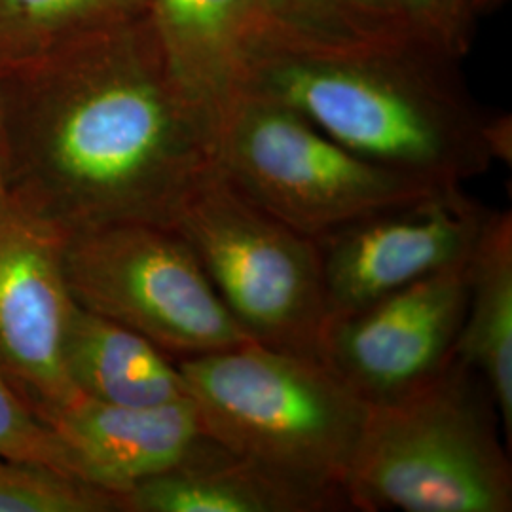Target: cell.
<instances>
[{
	"instance_id": "obj_1",
	"label": "cell",
	"mask_w": 512,
	"mask_h": 512,
	"mask_svg": "<svg viewBox=\"0 0 512 512\" xmlns=\"http://www.w3.org/2000/svg\"><path fill=\"white\" fill-rule=\"evenodd\" d=\"M90 48L0 114L2 188L59 238L110 222L173 226L215 165L217 116L167 61L147 8L92 29Z\"/></svg>"
},
{
	"instance_id": "obj_2",
	"label": "cell",
	"mask_w": 512,
	"mask_h": 512,
	"mask_svg": "<svg viewBox=\"0 0 512 512\" xmlns=\"http://www.w3.org/2000/svg\"><path fill=\"white\" fill-rule=\"evenodd\" d=\"M458 63L416 37L325 42L258 18L234 88L296 110L368 162L463 186L495 162L494 116L476 105Z\"/></svg>"
},
{
	"instance_id": "obj_3",
	"label": "cell",
	"mask_w": 512,
	"mask_h": 512,
	"mask_svg": "<svg viewBox=\"0 0 512 512\" xmlns=\"http://www.w3.org/2000/svg\"><path fill=\"white\" fill-rule=\"evenodd\" d=\"M499 425L488 385L456 355L403 399L368 406L344 476L351 509L511 512L512 465Z\"/></svg>"
},
{
	"instance_id": "obj_4",
	"label": "cell",
	"mask_w": 512,
	"mask_h": 512,
	"mask_svg": "<svg viewBox=\"0 0 512 512\" xmlns=\"http://www.w3.org/2000/svg\"><path fill=\"white\" fill-rule=\"evenodd\" d=\"M175 363L222 446L344 486L368 406L319 357L249 340Z\"/></svg>"
},
{
	"instance_id": "obj_5",
	"label": "cell",
	"mask_w": 512,
	"mask_h": 512,
	"mask_svg": "<svg viewBox=\"0 0 512 512\" xmlns=\"http://www.w3.org/2000/svg\"><path fill=\"white\" fill-rule=\"evenodd\" d=\"M215 165L253 202L310 238L446 188L368 162L296 110L239 88L220 103Z\"/></svg>"
},
{
	"instance_id": "obj_6",
	"label": "cell",
	"mask_w": 512,
	"mask_h": 512,
	"mask_svg": "<svg viewBox=\"0 0 512 512\" xmlns=\"http://www.w3.org/2000/svg\"><path fill=\"white\" fill-rule=\"evenodd\" d=\"M173 228L253 342L319 357L329 313L315 239L253 202L217 165L186 194Z\"/></svg>"
},
{
	"instance_id": "obj_7",
	"label": "cell",
	"mask_w": 512,
	"mask_h": 512,
	"mask_svg": "<svg viewBox=\"0 0 512 512\" xmlns=\"http://www.w3.org/2000/svg\"><path fill=\"white\" fill-rule=\"evenodd\" d=\"M59 258L78 308L141 334L171 359L251 340L173 226L110 222L84 228L61 238Z\"/></svg>"
},
{
	"instance_id": "obj_8",
	"label": "cell",
	"mask_w": 512,
	"mask_h": 512,
	"mask_svg": "<svg viewBox=\"0 0 512 512\" xmlns=\"http://www.w3.org/2000/svg\"><path fill=\"white\" fill-rule=\"evenodd\" d=\"M490 213L463 186H446L313 238L329 317L467 264Z\"/></svg>"
},
{
	"instance_id": "obj_9",
	"label": "cell",
	"mask_w": 512,
	"mask_h": 512,
	"mask_svg": "<svg viewBox=\"0 0 512 512\" xmlns=\"http://www.w3.org/2000/svg\"><path fill=\"white\" fill-rule=\"evenodd\" d=\"M469 262L327 319L319 359L366 404L393 403L456 357Z\"/></svg>"
},
{
	"instance_id": "obj_10",
	"label": "cell",
	"mask_w": 512,
	"mask_h": 512,
	"mask_svg": "<svg viewBox=\"0 0 512 512\" xmlns=\"http://www.w3.org/2000/svg\"><path fill=\"white\" fill-rule=\"evenodd\" d=\"M61 238L0 196V370L38 416L69 403L61 349L74 302Z\"/></svg>"
},
{
	"instance_id": "obj_11",
	"label": "cell",
	"mask_w": 512,
	"mask_h": 512,
	"mask_svg": "<svg viewBox=\"0 0 512 512\" xmlns=\"http://www.w3.org/2000/svg\"><path fill=\"white\" fill-rule=\"evenodd\" d=\"M40 418L63 448L74 478L118 499L215 440L192 399L122 406L76 395Z\"/></svg>"
},
{
	"instance_id": "obj_12",
	"label": "cell",
	"mask_w": 512,
	"mask_h": 512,
	"mask_svg": "<svg viewBox=\"0 0 512 512\" xmlns=\"http://www.w3.org/2000/svg\"><path fill=\"white\" fill-rule=\"evenodd\" d=\"M126 512L353 511L342 484L294 475L217 440L122 495Z\"/></svg>"
},
{
	"instance_id": "obj_13",
	"label": "cell",
	"mask_w": 512,
	"mask_h": 512,
	"mask_svg": "<svg viewBox=\"0 0 512 512\" xmlns=\"http://www.w3.org/2000/svg\"><path fill=\"white\" fill-rule=\"evenodd\" d=\"M61 361L74 391L101 403L158 406L190 399L175 359L141 334L76 304Z\"/></svg>"
},
{
	"instance_id": "obj_14",
	"label": "cell",
	"mask_w": 512,
	"mask_h": 512,
	"mask_svg": "<svg viewBox=\"0 0 512 512\" xmlns=\"http://www.w3.org/2000/svg\"><path fill=\"white\" fill-rule=\"evenodd\" d=\"M456 355L488 385L512 439V213L492 209L469 258V298Z\"/></svg>"
},
{
	"instance_id": "obj_15",
	"label": "cell",
	"mask_w": 512,
	"mask_h": 512,
	"mask_svg": "<svg viewBox=\"0 0 512 512\" xmlns=\"http://www.w3.org/2000/svg\"><path fill=\"white\" fill-rule=\"evenodd\" d=\"M147 16L175 73L219 110L236 86L260 0H147Z\"/></svg>"
},
{
	"instance_id": "obj_16",
	"label": "cell",
	"mask_w": 512,
	"mask_h": 512,
	"mask_svg": "<svg viewBox=\"0 0 512 512\" xmlns=\"http://www.w3.org/2000/svg\"><path fill=\"white\" fill-rule=\"evenodd\" d=\"M260 21L325 42L414 37L397 0H260Z\"/></svg>"
},
{
	"instance_id": "obj_17",
	"label": "cell",
	"mask_w": 512,
	"mask_h": 512,
	"mask_svg": "<svg viewBox=\"0 0 512 512\" xmlns=\"http://www.w3.org/2000/svg\"><path fill=\"white\" fill-rule=\"evenodd\" d=\"M122 511L116 495L50 467L0 459V512Z\"/></svg>"
},
{
	"instance_id": "obj_18",
	"label": "cell",
	"mask_w": 512,
	"mask_h": 512,
	"mask_svg": "<svg viewBox=\"0 0 512 512\" xmlns=\"http://www.w3.org/2000/svg\"><path fill=\"white\" fill-rule=\"evenodd\" d=\"M0 459L38 463L73 476L63 448L0 370ZM74 478V476H73Z\"/></svg>"
},
{
	"instance_id": "obj_19",
	"label": "cell",
	"mask_w": 512,
	"mask_h": 512,
	"mask_svg": "<svg viewBox=\"0 0 512 512\" xmlns=\"http://www.w3.org/2000/svg\"><path fill=\"white\" fill-rule=\"evenodd\" d=\"M147 8V0H0V21L18 29H95Z\"/></svg>"
},
{
	"instance_id": "obj_20",
	"label": "cell",
	"mask_w": 512,
	"mask_h": 512,
	"mask_svg": "<svg viewBox=\"0 0 512 512\" xmlns=\"http://www.w3.org/2000/svg\"><path fill=\"white\" fill-rule=\"evenodd\" d=\"M410 33L461 59L471 44L475 19L465 0H397Z\"/></svg>"
},
{
	"instance_id": "obj_21",
	"label": "cell",
	"mask_w": 512,
	"mask_h": 512,
	"mask_svg": "<svg viewBox=\"0 0 512 512\" xmlns=\"http://www.w3.org/2000/svg\"><path fill=\"white\" fill-rule=\"evenodd\" d=\"M503 0H465V4H467V10H469V14H471V18L475 19L476 16H480V14H484V12H488V10H492L495 8L497 4H501Z\"/></svg>"
},
{
	"instance_id": "obj_22",
	"label": "cell",
	"mask_w": 512,
	"mask_h": 512,
	"mask_svg": "<svg viewBox=\"0 0 512 512\" xmlns=\"http://www.w3.org/2000/svg\"><path fill=\"white\" fill-rule=\"evenodd\" d=\"M0 196H6L4 188H2V167H0Z\"/></svg>"
}]
</instances>
